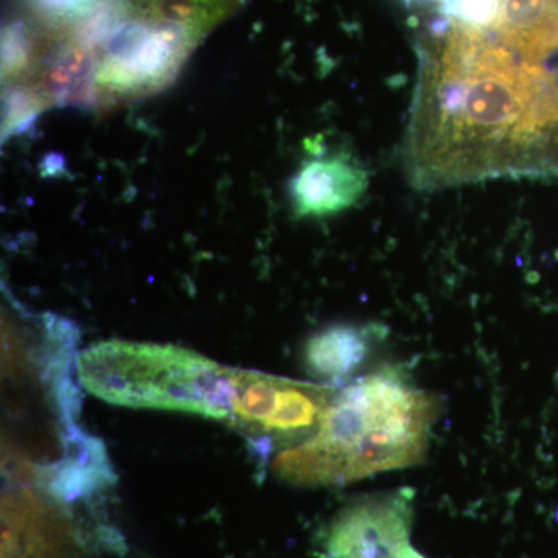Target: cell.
<instances>
[{"label":"cell","mask_w":558,"mask_h":558,"mask_svg":"<svg viewBox=\"0 0 558 558\" xmlns=\"http://www.w3.org/2000/svg\"><path fill=\"white\" fill-rule=\"evenodd\" d=\"M2 558H78L69 520L31 492L2 501Z\"/></svg>","instance_id":"obj_6"},{"label":"cell","mask_w":558,"mask_h":558,"mask_svg":"<svg viewBox=\"0 0 558 558\" xmlns=\"http://www.w3.org/2000/svg\"><path fill=\"white\" fill-rule=\"evenodd\" d=\"M414 488L349 502L319 534V558H405L413 549Z\"/></svg>","instance_id":"obj_5"},{"label":"cell","mask_w":558,"mask_h":558,"mask_svg":"<svg viewBox=\"0 0 558 558\" xmlns=\"http://www.w3.org/2000/svg\"><path fill=\"white\" fill-rule=\"evenodd\" d=\"M368 185V172L339 156L304 165L292 179L290 194L300 218H325L354 207Z\"/></svg>","instance_id":"obj_7"},{"label":"cell","mask_w":558,"mask_h":558,"mask_svg":"<svg viewBox=\"0 0 558 558\" xmlns=\"http://www.w3.org/2000/svg\"><path fill=\"white\" fill-rule=\"evenodd\" d=\"M407 3H411V2H417V0H405ZM439 2V0H438Z\"/></svg>","instance_id":"obj_14"},{"label":"cell","mask_w":558,"mask_h":558,"mask_svg":"<svg viewBox=\"0 0 558 558\" xmlns=\"http://www.w3.org/2000/svg\"><path fill=\"white\" fill-rule=\"evenodd\" d=\"M140 9L157 20L183 25L204 40L220 22L231 16L244 0H135Z\"/></svg>","instance_id":"obj_9"},{"label":"cell","mask_w":558,"mask_h":558,"mask_svg":"<svg viewBox=\"0 0 558 558\" xmlns=\"http://www.w3.org/2000/svg\"><path fill=\"white\" fill-rule=\"evenodd\" d=\"M337 389L241 369L230 425L255 446H299L317 433Z\"/></svg>","instance_id":"obj_4"},{"label":"cell","mask_w":558,"mask_h":558,"mask_svg":"<svg viewBox=\"0 0 558 558\" xmlns=\"http://www.w3.org/2000/svg\"><path fill=\"white\" fill-rule=\"evenodd\" d=\"M35 49L36 40L31 28L25 27L22 22L10 24L2 38L3 76L14 78L31 69Z\"/></svg>","instance_id":"obj_10"},{"label":"cell","mask_w":558,"mask_h":558,"mask_svg":"<svg viewBox=\"0 0 558 558\" xmlns=\"http://www.w3.org/2000/svg\"><path fill=\"white\" fill-rule=\"evenodd\" d=\"M440 411L439 396L389 366L337 389L317 433L279 451L271 472L292 486L336 487L414 468Z\"/></svg>","instance_id":"obj_1"},{"label":"cell","mask_w":558,"mask_h":558,"mask_svg":"<svg viewBox=\"0 0 558 558\" xmlns=\"http://www.w3.org/2000/svg\"><path fill=\"white\" fill-rule=\"evenodd\" d=\"M379 326L333 325L318 330L304 347V366L312 376L339 385L362 368Z\"/></svg>","instance_id":"obj_8"},{"label":"cell","mask_w":558,"mask_h":558,"mask_svg":"<svg viewBox=\"0 0 558 558\" xmlns=\"http://www.w3.org/2000/svg\"><path fill=\"white\" fill-rule=\"evenodd\" d=\"M446 16L470 27L488 28L497 20L501 0H439Z\"/></svg>","instance_id":"obj_12"},{"label":"cell","mask_w":558,"mask_h":558,"mask_svg":"<svg viewBox=\"0 0 558 558\" xmlns=\"http://www.w3.org/2000/svg\"><path fill=\"white\" fill-rule=\"evenodd\" d=\"M202 43L183 25L157 20L135 0L90 50L86 89L101 101L131 100L163 89Z\"/></svg>","instance_id":"obj_3"},{"label":"cell","mask_w":558,"mask_h":558,"mask_svg":"<svg viewBox=\"0 0 558 558\" xmlns=\"http://www.w3.org/2000/svg\"><path fill=\"white\" fill-rule=\"evenodd\" d=\"M76 371L90 395L113 405L185 411L229 424L241 374L189 349L124 340L84 349Z\"/></svg>","instance_id":"obj_2"},{"label":"cell","mask_w":558,"mask_h":558,"mask_svg":"<svg viewBox=\"0 0 558 558\" xmlns=\"http://www.w3.org/2000/svg\"><path fill=\"white\" fill-rule=\"evenodd\" d=\"M105 0H25L28 9L40 21L50 24L53 28L68 27L70 24H80L90 16Z\"/></svg>","instance_id":"obj_11"},{"label":"cell","mask_w":558,"mask_h":558,"mask_svg":"<svg viewBox=\"0 0 558 558\" xmlns=\"http://www.w3.org/2000/svg\"><path fill=\"white\" fill-rule=\"evenodd\" d=\"M405 558H427L425 556H422L421 553H418L417 549H411L409 554H407Z\"/></svg>","instance_id":"obj_13"}]
</instances>
